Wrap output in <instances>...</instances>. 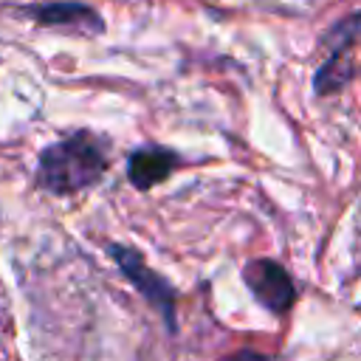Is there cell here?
<instances>
[{"mask_svg": "<svg viewBox=\"0 0 361 361\" xmlns=\"http://www.w3.org/2000/svg\"><path fill=\"white\" fill-rule=\"evenodd\" d=\"M180 166V155L175 149L158 147V144H147L130 152L127 158V178L135 189H152L161 180H166L175 169Z\"/></svg>", "mask_w": 361, "mask_h": 361, "instance_id": "8992f818", "label": "cell"}, {"mask_svg": "<svg viewBox=\"0 0 361 361\" xmlns=\"http://www.w3.org/2000/svg\"><path fill=\"white\" fill-rule=\"evenodd\" d=\"M110 257L118 265V271L130 279V285L158 310V316L164 319L166 330L175 333L178 330V310H175V288L166 276H161L155 268H149L144 262V257L124 243H110Z\"/></svg>", "mask_w": 361, "mask_h": 361, "instance_id": "3957f363", "label": "cell"}, {"mask_svg": "<svg viewBox=\"0 0 361 361\" xmlns=\"http://www.w3.org/2000/svg\"><path fill=\"white\" fill-rule=\"evenodd\" d=\"M107 166V141L90 130H79L39 152L34 183L51 195H76L99 183Z\"/></svg>", "mask_w": 361, "mask_h": 361, "instance_id": "6da1fadb", "label": "cell"}, {"mask_svg": "<svg viewBox=\"0 0 361 361\" xmlns=\"http://www.w3.org/2000/svg\"><path fill=\"white\" fill-rule=\"evenodd\" d=\"M327 56L313 76L316 96H333L361 71V11L338 20L327 37Z\"/></svg>", "mask_w": 361, "mask_h": 361, "instance_id": "7a4b0ae2", "label": "cell"}, {"mask_svg": "<svg viewBox=\"0 0 361 361\" xmlns=\"http://www.w3.org/2000/svg\"><path fill=\"white\" fill-rule=\"evenodd\" d=\"M223 361H271L265 353H257V350H237L231 355H226Z\"/></svg>", "mask_w": 361, "mask_h": 361, "instance_id": "52a82bcc", "label": "cell"}, {"mask_svg": "<svg viewBox=\"0 0 361 361\" xmlns=\"http://www.w3.org/2000/svg\"><path fill=\"white\" fill-rule=\"evenodd\" d=\"M243 282L251 290V296L274 316H285L296 305V296H299L296 285L285 271V265H279L276 259H268V257L248 259L243 268Z\"/></svg>", "mask_w": 361, "mask_h": 361, "instance_id": "277c9868", "label": "cell"}, {"mask_svg": "<svg viewBox=\"0 0 361 361\" xmlns=\"http://www.w3.org/2000/svg\"><path fill=\"white\" fill-rule=\"evenodd\" d=\"M25 14L48 28H65V31H79L87 37H96L104 31V20L85 3L76 0H56V3H39V6H28Z\"/></svg>", "mask_w": 361, "mask_h": 361, "instance_id": "5b68a950", "label": "cell"}]
</instances>
